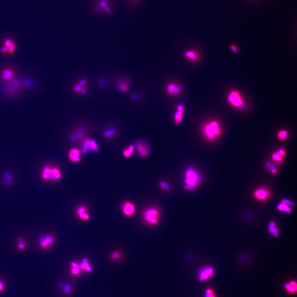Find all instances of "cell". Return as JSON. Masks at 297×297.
Returning <instances> with one entry per match:
<instances>
[{
	"mask_svg": "<svg viewBox=\"0 0 297 297\" xmlns=\"http://www.w3.org/2000/svg\"><path fill=\"white\" fill-rule=\"evenodd\" d=\"M185 188L188 190H194L200 182L201 178L199 173L192 167L189 168L185 171Z\"/></svg>",
	"mask_w": 297,
	"mask_h": 297,
	"instance_id": "cell-1",
	"label": "cell"
},
{
	"mask_svg": "<svg viewBox=\"0 0 297 297\" xmlns=\"http://www.w3.org/2000/svg\"><path fill=\"white\" fill-rule=\"evenodd\" d=\"M203 130L205 137L210 140L217 138L221 132L219 124L215 121H211L204 125Z\"/></svg>",
	"mask_w": 297,
	"mask_h": 297,
	"instance_id": "cell-2",
	"label": "cell"
},
{
	"mask_svg": "<svg viewBox=\"0 0 297 297\" xmlns=\"http://www.w3.org/2000/svg\"><path fill=\"white\" fill-rule=\"evenodd\" d=\"M160 214V211L158 208H149L143 211V219L149 225H157L159 221Z\"/></svg>",
	"mask_w": 297,
	"mask_h": 297,
	"instance_id": "cell-3",
	"label": "cell"
},
{
	"mask_svg": "<svg viewBox=\"0 0 297 297\" xmlns=\"http://www.w3.org/2000/svg\"><path fill=\"white\" fill-rule=\"evenodd\" d=\"M227 99L228 102L234 107L239 108L244 107V100L241 93L237 90H232L229 92Z\"/></svg>",
	"mask_w": 297,
	"mask_h": 297,
	"instance_id": "cell-4",
	"label": "cell"
},
{
	"mask_svg": "<svg viewBox=\"0 0 297 297\" xmlns=\"http://www.w3.org/2000/svg\"><path fill=\"white\" fill-rule=\"evenodd\" d=\"M114 84L117 90L123 93H127L131 86L130 80L124 76L116 77L114 79Z\"/></svg>",
	"mask_w": 297,
	"mask_h": 297,
	"instance_id": "cell-5",
	"label": "cell"
},
{
	"mask_svg": "<svg viewBox=\"0 0 297 297\" xmlns=\"http://www.w3.org/2000/svg\"><path fill=\"white\" fill-rule=\"evenodd\" d=\"M62 174L59 169L57 168H52L46 166L44 168L43 175L45 179L51 180H58L61 178Z\"/></svg>",
	"mask_w": 297,
	"mask_h": 297,
	"instance_id": "cell-6",
	"label": "cell"
},
{
	"mask_svg": "<svg viewBox=\"0 0 297 297\" xmlns=\"http://www.w3.org/2000/svg\"><path fill=\"white\" fill-rule=\"evenodd\" d=\"M134 146L138 155L142 158L146 157L150 153V146L145 141L138 140L135 143Z\"/></svg>",
	"mask_w": 297,
	"mask_h": 297,
	"instance_id": "cell-7",
	"label": "cell"
},
{
	"mask_svg": "<svg viewBox=\"0 0 297 297\" xmlns=\"http://www.w3.org/2000/svg\"><path fill=\"white\" fill-rule=\"evenodd\" d=\"M98 150V144L93 139L86 138L82 143L81 151L83 154H85L89 151L96 152Z\"/></svg>",
	"mask_w": 297,
	"mask_h": 297,
	"instance_id": "cell-8",
	"label": "cell"
},
{
	"mask_svg": "<svg viewBox=\"0 0 297 297\" xmlns=\"http://www.w3.org/2000/svg\"><path fill=\"white\" fill-rule=\"evenodd\" d=\"M88 81L85 78H81L73 86V92L77 94L85 96L88 92Z\"/></svg>",
	"mask_w": 297,
	"mask_h": 297,
	"instance_id": "cell-9",
	"label": "cell"
},
{
	"mask_svg": "<svg viewBox=\"0 0 297 297\" xmlns=\"http://www.w3.org/2000/svg\"><path fill=\"white\" fill-rule=\"evenodd\" d=\"M55 241V237L52 235L47 234L39 237L38 239V244L41 248L47 249L53 244Z\"/></svg>",
	"mask_w": 297,
	"mask_h": 297,
	"instance_id": "cell-10",
	"label": "cell"
},
{
	"mask_svg": "<svg viewBox=\"0 0 297 297\" xmlns=\"http://www.w3.org/2000/svg\"><path fill=\"white\" fill-rule=\"evenodd\" d=\"M214 271L211 267H205L199 270L198 272L199 279L200 281L208 280L214 275Z\"/></svg>",
	"mask_w": 297,
	"mask_h": 297,
	"instance_id": "cell-11",
	"label": "cell"
},
{
	"mask_svg": "<svg viewBox=\"0 0 297 297\" xmlns=\"http://www.w3.org/2000/svg\"><path fill=\"white\" fill-rule=\"evenodd\" d=\"M270 191L265 188H260L255 191V197L258 200L265 201L271 196Z\"/></svg>",
	"mask_w": 297,
	"mask_h": 297,
	"instance_id": "cell-12",
	"label": "cell"
},
{
	"mask_svg": "<svg viewBox=\"0 0 297 297\" xmlns=\"http://www.w3.org/2000/svg\"><path fill=\"white\" fill-rule=\"evenodd\" d=\"M122 211L125 216L131 217L136 212V206L131 202L125 201L122 205Z\"/></svg>",
	"mask_w": 297,
	"mask_h": 297,
	"instance_id": "cell-13",
	"label": "cell"
},
{
	"mask_svg": "<svg viewBox=\"0 0 297 297\" xmlns=\"http://www.w3.org/2000/svg\"><path fill=\"white\" fill-rule=\"evenodd\" d=\"M20 82L19 80L13 78L9 81L5 87L7 92L10 94H13L16 92L20 87Z\"/></svg>",
	"mask_w": 297,
	"mask_h": 297,
	"instance_id": "cell-14",
	"label": "cell"
},
{
	"mask_svg": "<svg viewBox=\"0 0 297 297\" xmlns=\"http://www.w3.org/2000/svg\"><path fill=\"white\" fill-rule=\"evenodd\" d=\"M166 92L169 96H178L181 92L182 88L177 83H169L166 85Z\"/></svg>",
	"mask_w": 297,
	"mask_h": 297,
	"instance_id": "cell-15",
	"label": "cell"
},
{
	"mask_svg": "<svg viewBox=\"0 0 297 297\" xmlns=\"http://www.w3.org/2000/svg\"><path fill=\"white\" fill-rule=\"evenodd\" d=\"M81 151L77 148H72L70 150L68 154V157L71 162H79L81 161Z\"/></svg>",
	"mask_w": 297,
	"mask_h": 297,
	"instance_id": "cell-16",
	"label": "cell"
},
{
	"mask_svg": "<svg viewBox=\"0 0 297 297\" xmlns=\"http://www.w3.org/2000/svg\"><path fill=\"white\" fill-rule=\"evenodd\" d=\"M177 111L175 113L174 115V120L175 124L176 125H179L181 123L183 118V116L185 107L183 105H178L176 107Z\"/></svg>",
	"mask_w": 297,
	"mask_h": 297,
	"instance_id": "cell-17",
	"label": "cell"
},
{
	"mask_svg": "<svg viewBox=\"0 0 297 297\" xmlns=\"http://www.w3.org/2000/svg\"><path fill=\"white\" fill-rule=\"evenodd\" d=\"M185 57L189 60L193 62H197L199 59V55L197 51L194 50H188L184 53Z\"/></svg>",
	"mask_w": 297,
	"mask_h": 297,
	"instance_id": "cell-18",
	"label": "cell"
},
{
	"mask_svg": "<svg viewBox=\"0 0 297 297\" xmlns=\"http://www.w3.org/2000/svg\"><path fill=\"white\" fill-rule=\"evenodd\" d=\"M14 76L13 71L11 69L7 68V69H5L2 71L1 77H2V79L3 81H9L10 80L14 78Z\"/></svg>",
	"mask_w": 297,
	"mask_h": 297,
	"instance_id": "cell-19",
	"label": "cell"
},
{
	"mask_svg": "<svg viewBox=\"0 0 297 297\" xmlns=\"http://www.w3.org/2000/svg\"><path fill=\"white\" fill-rule=\"evenodd\" d=\"M7 51V53L13 54L16 50V45L13 41L10 39H6L4 42V46Z\"/></svg>",
	"mask_w": 297,
	"mask_h": 297,
	"instance_id": "cell-20",
	"label": "cell"
},
{
	"mask_svg": "<svg viewBox=\"0 0 297 297\" xmlns=\"http://www.w3.org/2000/svg\"><path fill=\"white\" fill-rule=\"evenodd\" d=\"M285 288L286 291L291 294H294L296 293L297 285L296 282L294 281L290 282L285 285Z\"/></svg>",
	"mask_w": 297,
	"mask_h": 297,
	"instance_id": "cell-21",
	"label": "cell"
},
{
	"mask_svg": "<svg viewBox=\"0 0 297 297\" xmlns=\"http://www.w3.org/2000/svg\"><path fill=\"white\" fill-rule=\"evenodd\" d=\"M268 230L270 233L273 234L276 237L279 235L278 228L276 225L273 222H271L268 226Z\"/></svg>",
	"mask_w": 297,
	"mask_h": 297,
	"instance_id": "cell-22",
	"label": "cell"
},
{
	"mask_svg": "<svg viewBox=\"0 0 297 297\" xmlns=\"http://www.w3.org/2000/svg\"><path fill=\"white\" fill-rule=\"evenodd\" d=\"M277 208L279 211H283L288 214H289L292 212L291 206L282 202L277 205Z\"/></svg>",
	"mask_w": 297,
	"mask_h": 297,
	"instance_id": "cell-23",
	"label": "cell"
},
{
	"mask_svg": "<svg viewBox=\"0 0 297 297\" xmlns=\"http://www.w3.org/2000/svg\"><path fill=\"white\" fill-rule=\"evenodd\" d=\"M135 150L134 145H129L123 151V154L126 158H129L132 155Z\"/></svg>",
	"mask_w": 297,
	"mask_h": 297,
	"instance_id": "cell-24",
	"label": "cell"
},
{
	"mask_svg": "<svg viewBox=\"0 0 297 297\" xmlns=\"http://www.w3.org/2000/svg\"><path fill=\"white\" fill-rule=\"evenodd\" d=\"M71 267H72L71 270V273L72 274H74V275H77V274H79L81 271V268H80L79 265L77 264V263L72 262L71 263Z\"/></svg>",
	"mask_w": 297,
	"mask_h": 297,
	"instance_id": "cell-25",
	"label": "cell"
},
{
	"mask_svg": "<svg viewBox=\"0 0 297 297\" xmlns=\"http://www.w3.org/2000/svg\"><path fill=\"white\" fill-rule=\"evenodd\" d=\"M80 268L82 269L83 270H85L87 272H90L92 270V269L89 265V263L88 262L86 259H84L82 261L81 264L79 265Z\"/></svg>",
	"mask_w": 297,
	"mask_h": 297,
	"instance_id": "cell-26",
	"label": "cell"
},
{
	"mask_svg": "<svg viewBox=\"0 0 297 297\" xmlns=\"http://www.w3.org/2000/svg\"><path fill=\"white\" fill-rule=\"evenodd\" d=\"M116 131L115 129H112V128H109L108 129H106L104 132V136L107 138H111L113 136L116 135Z\"/></svg>",
	"mask_w": 297,
	"mask_h": 297,
	"instance_id": "cell-27",
	"label": "cell"
},
{
	"mask_svg": "<svg viewBox=\"0 0 297 297\" xmlns=\"http://www.w3.org/2000/svg\"><path fill=\"white\" fill-rule=\"evenodd\" d=\"M288 136V132L285 130H281L277 133V138L281 141H284L286 139Z\"/></svg>",
	"mask_w": 297,
	"mask_h": 297,
	"instance_id": "cell-28",
	"label": "cell"
},
{
	"mask_svg": "<svg viewBox=\"0 0 297 297\" xmlns=\"http://www.w3.org/2000/svg\"><path fill=\"white\" fill-rule=\"evenodd\" d=\"M17 247L19 249L21 250V251H23V250L25 249L26 244L23 239L21 237L18 238L17 239Z\"/></svg>",
	"mask_w": 297,
	"mask_h": 297,
	"instance_id": "cell-29",
	"label": "cell"
},
{
	"mask_svg": "<svg viewBox=\"0 0 297 297\" xmlns=\"http://www.w3.org/2000/svg\"><path fill=\"white\" fill-rule=\"evenodd\" d=\"M122 254L119 251H115L113 252L110 255V258L112 260H118L121 258Z\"/></svg>",
	"mask_w": 297,
	"mask_h": 297,
	"instance_id": "cell-30",
	"label": "cell"
},
{
	"mask_svg": "<svg viewBox=\"0 0 297 297\" xmlns=\"http://www.w3.org/2000/svg\"><path fill=\"white\" fill-rule=\"evenodd\" d=\"M99 5L107 13H110L111 12V10L107 6V2L106 1H104V0H101V1H100Z\"/></svg>",
	"mask_w": 297,
	"mask_h": 297,
	"instance_id": "cell-31",
	"label": "cell"
},
{
	"mask_svg": "<svg viewBox=\"0 0 297 297\" xmlns=\"http://www.w3.org/2000/svg\"><path fill=\"white\" fill-rule=\"evenodd\" d=\"M283 156L281 155L278 152L272 155V158L274 161L280 162L283 160Z\"/></svg>",
	"mask_w": 297,
	"mask_h": 297,
	"instance_id": "cell-32",
	"label": "cell"
},
{
	"mask_svg": "<svg viewBox=\"0 0 297 297\" xmlns=\"http://www.w3.org/2000/svg\"><path fill=\"white\" fill-rule=\"evenodd\" d=\"M77 215H78L80 218L83 219V220H88L90 218V216L86 212H86H81V213H79V214Z\"/></svg>",
	"mask_w": 297,
	"mask_h": 297,
	"instance_id": "cell-33",
	"label": "cell"
},
{
	"mask_svg": "<svg viewBox=\"0 0 297 297\" xmlns=\"http://www.w3.org/2000/svg\"><path fill=\"white\" fill-rule=\"evenodd\" d=\"M205 297H216L214 292L212 289H207L205 292Z\"/></svg>",
	"mask_w": 297,
	"mask_h": 297,
	"instance_id": "cell-34",
	"label": "cell"
},
{
	"mask_svg": "<svg viewBox=\"0 0 297 297\" xmlns=\"http://www.w3.org/2000/svg\"><path fill=\"white\" fill-rule=\"evenodd\" d=\"M23 85L26 87H31L33 86V85H34L33 81L31 80H29V79L25 80L24 82H23Z\"/></svg>",
	"mask_w": 297,
	"mask_h": 297,
	"instance_id": "cell-35",
	"label": "cell"
},
{
	"mask_svg": "<svg viewBox=\"0 0 297 297\" xmlns=\"http://www.w3.org/2000/svg\"><path fill=\"white\" fill-rule=\"evenodd\" d=\"M60 286L61 288L62 289L64 290V292L66 293H69L70 290H71V288H70V286H69V285L63 286V284H60Z\"/></svg>",
	"mask_w": 297,
	"mask_h": 297,
	"instance_id": "cell-36",
	"label": "cell"
},
{
	"mask_svg": "<svg viewBox=\"0 0 297 297\" xmlns=\"http://www.w3.org/2000/svg\"><path fill=\"white\" fill-rule=\"evenodd\" d=\"M87 211L86 208L84 206H80L78 207L77 210V214H79V213H81V212H86Z\"/></svg>",
	"mask_w": 297,
	"mask_h": 297,
	"instance_id": "cell-37",
	"label": "cell"
},
{
	"mask_svg": "<svg viewBox=\"0 0 297 297\" xmlns=\"http://www.w3.org/2000/svg\"><path fill=\"white\" fill-rule=\"evenodd\" d=\"M282 202H283L288 205L290 206H294L295 205L294 203L291 201L288 200V199H284L282 200Z\"/></svg>",
	"mask_w": 297,
	"mask_h": 297,
	"instance_id": "cell-38",
	"label": "cell"
},
{
	"mask_svg": "<svg viewBox=\"0 0 297 297\" xmlns=\"http://www.w3.org/2000/svg\"><path fill=\"white\" fill-rule=\"evenodd\" d=\"M160 186L161 188L164 189V190H167V191L169 190V187L168 185L165 182H161L160 183Z\"/></svg>",
	"mask_w": 297,
	"mask_h": 297,
	"instance_id": "cell-39",
	"label": "cell"
},
{
	"mask_svg": "<svg viewBox=\"0 0 297 297\" xmlns=\"http://www.w3.org/2000/svg\"><path fill=\"white\" fill-rule=\"evenodd\" d=\"M5 288V284L4 281L0 279V293L3 292Z\"/></svg>",
	"mask_w": 297,
	"mask_h": 297,
	"instance_id": "cell-40",
	"label": "cell"
},
{
	"mask_svg": "<svg viewBox=\"0 0 297 297\" xmlns=\"http://www.w3.org/2000/svg\"><path fill=\"white\" fill-rule=\"evenodd\" d=\"M277 152L279 154L283 156V157H284V156H285V155H286V151H285L284 150H282V149L278 150Z\"/></svg>",
	"mask_w": 297,
	"mask_h": 297,
	"instance_id": "cell-41",
	"label": "cell"
},
{
	"mask_svg": "<svg viewBox=\"0 0 297 297\" xmlns=\"http://www.w3.org/2000/svg\"><path fill=\"white\" fill-rule=\"evenodd\" d=\"M230 48L231 50H232V51L234 52V53H237L238 52V50L237 48L235 45H232L230 46Z\"/></svg>",
	"mask_w": 297,
	"mask_h": 297,
	"instance_id": "cell-42",
	"label": "cell"
},
{
	"mask_svg": "<svg viewBox=\"0 0 297 297\" xmlns=\"http://www.w3.org/2000/svg\"><path fill=\"white\" fill-rule=\"evenodd\" d=\"M128 2H130V3H139L142 0H127Z\"/></svg>",
	"mask_w": 297,
	"mask_h": 297,
	"instance_id": "cell-43",
	"label": "cell"
},
{
	"mask_svg": "<svg viewBox=\"0 0 297 297\" xmlns=\"http://www.w3.org/2000/svg\"><path fill=\"white\" fill-rule=\"evenodd\" d=\"M271 171H272V173L274 175L277 174V172L276 169L275 168H272V169L271 170Z\"/></svg>",
	"mask_w": 297,
	"mask_h": 297,
	"instance_id": "cell-44",
	"label": "cell"
},
{
	"mask_svg": "<svg viewBox=\"0 0 297 297\" xmlns=\"http://www.w3.org/2000/svg\"><path fill=\"white\" fill-rule=\"evenodd\" d=\"M269 165V166H270V165ZM270 167L269 168H270ZM271 170H272V167H271ZM271 168H270V169H271Z\"/></svg>",
	"mask_w": 297,
	"mask_h": 297,
	"instance_id": "cell-45",
	"label": "cell"
}]
</instances>
